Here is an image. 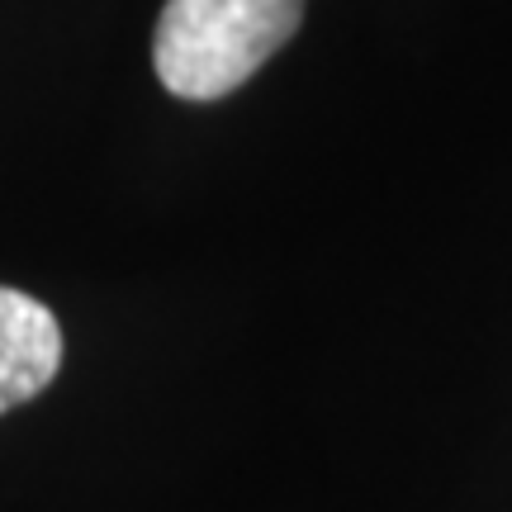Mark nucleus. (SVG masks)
<instances>
[{
  "mask_svg": "<svg viewBox=\"0 0 512 512\" xmlns=\"http://www.w3.org/2000/svg\"><path fill=\"white\" fill-rule=\"evenodd\" d=\"M62 370L57 313L34 294L0 285V413L38 399Z\"/></svg>",
  "mask_w": 512,
  "mask_h": 512,
  "instance_id": "f03ea898",
  "label": "nucleus"
},
{
  "mask_svg": "<svg viewBox=\"0 0 512 512\" xmlns=\"http://www.w3.org/2000/svg\"><path fill=\"white\" fill-rule=\"evenodd\" d=\"M304 24V0H166L152 67L181 100H223Z\"/></svg>",
  "mask_w": 512,
  "mask_h": 512,
  "instance_id": "f257e3e1",
  "label": "nucleus"
}]
</instances>
